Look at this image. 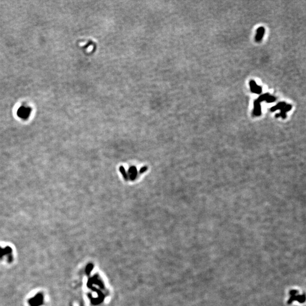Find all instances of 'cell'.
<instances>
[{"label":"cell","instance_id":"cell-1","mask_svg":"<svg viewBox=\"0 0 306 306\" xmlns=\"http://www.w3.org/2000/svg\"><path fill=\"white\" fill-rule=\"evenodd\" d=\"M291 109V106L290 104H286L285 102H281L276 105L275 106L271 108L272 111H274L277 110H281V112L280 114H278L276 115V117L282 116L283 118H285L286 117V112L289 111H290Z\"/></svg>","mask_w":306,"mask_h":306},{"label":"cell","instance_id":"cell-2","mask_svg":"<svg viewBox=\"0 0 306 306\" xmlns=\"http://www.w3.org/2000/svg\"><path fill=\"white\" fill-rule=\"evenodd\" d=\"M30 114V110L28 108L21 107L18 111V116L22 118H26Z\"/></svg>","mask_w":306,"mask_h":306},{"label":"cell","instance_id":"cell-3","mask_svg":"<svg viewBox=\"0 0 306 306\" xmlns=\"http://www.w3.org/2000/svg\"><path fill=\"white\" fill-rule=\"evenodd\" d=\"M250 87H251V90L252 93H254L256 94H259L261 93L262 88L260 86H258V85L255 83L254 81H251L249 82Z\"/></svg>","mask_w":306,"mask_h":306},{"label":"cell","instance_id":"cell-4","mask_svg":"<svg viewBox=\"0 0 306 306\" xmlns=\"http://www.w3.org/2000/svg\"><path fill=\"white\" fill-rule=\"evenodd\" d=\"M264 32H265V29H264V27H259L257 29V35H256V37H255L256 41H259L261 40V39H262L263 35H264Z\"/></svg>","mask_w":306,"mask_h":306},{"label":"cell","instance_id":"cell-5","mask_svg":"<svg viewBox=\"0 0 306 306\" xmlns=\"http://www.w3.org/2000/svg\"><path fill=\"white\" fill-rule=\"evenodd\" d=\"M119 170H120V172L121 173V174H122V175H123V176L124 177V178L126 180H128V175H127V172L125 171V169H124V167L123 166H120L119 167Z\"/></svg>","mask_w":306,"mask_h":306},{"label":"cell","instance_id":"cell-6","mask_svg":"<svg viewBox=\"0 0 306 306\" xmlns=\"http://www.w3.org/2000/svg\"><path fill=\"white\" fill-rule=\"evenodd\" d=\"M147 170V167H143L142 168H141V170H140V173H143L144 172H145Z\"/></svg>","mask_w":306,"mask_h":306}]
</instances>
